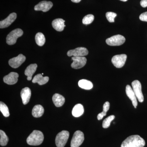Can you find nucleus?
<instances>
[{
    "instance_id": "f257e3e1",
    "label": "nucleus",
    "mask_w": 147,
    "mask_h": 147,
    "mask_svg": "<svg viewBox=\"0 0 147 147\" xmlns=\"http://www.w3.org/2000/svg\"><path fill=\"white\" fill-rule=\"evenodd\" d=\"M144 140L138 135H131L127 137L122 143L121 147H144Z\"/></svg>"
},
{
    "instance_id": "f03ea898",
    "label": "nucleus",
    "mask_w": 147,
    "mask_h": 147,
    "mask_svg": "<svg viewBox=\"0 0 147 147\" xmlns=\"http://www.w3.org/2000/svg\"><path fill=\"white\" fill-rule=\"evenodd\" d=\"M44 140L43 133L39 130H34L27 139L28 144L31 146H38Z\"/></svg>"
},
{
    "instance_id": "7ed1b4c3",
    "label": "nucleus",
    "mask_w": 147,
    "mask_h": 147,
    "mask_svg": "<svg viewBox=\"0 0 147 147\" xmlns=\"http://www.w3.org/2000/svg\"><path fill=\"white\" fill-rule=\"evenodd\" d=\"M24 32L21 29L18 28L11 32L6 38V42L9 45L15 44L18 38L23 35Z\"/></svg>"
},
{
    "instance_id": "20e7f679",
    "label": "nucleus",
    "mask_w": 147,
    "mask_h": 147,
    "mask_svg": "<svg viewBox=\"0 0 147 147\" xmlns=\"http://www.w3.org/2000/svg\"><path fill=\"white\" fill-rule=\"evenodd\" d=\"M69 137V131L63 130L58 133L55 139V143L57 147H64Z\"/></svg>"
},
{
    "instance_id": "39448f33",
    "label": "nucleus",
    "mask_w": 147,
    "mask_h": 147,
    "mask_svg": "<svg viewBox=\"0 0 147 147\" xmlns=\"http://www.w3.org/2000/svg\"><path fill=\"white\" fill-rule=\"evenodd\" d=\"M84 140V134L82 131L77 130L74 132L71 139V147H79Z\"/></svg>"
},
{
    "instance_id": "423d86ee",
    "label": "nucleus",
    "mask_w": 147,
    "mask_h": 147,
    "mask_svg": "<svg viewBox=\"0 0 147 147\" xmlns=\"http://www.w3.org/2000/svg\"><path fill=\"white\" fill-rule=\"evenodd\" d=\"M125 41L124 37L121 35H117L106 39V42L110 46H119L123 44Z\"/></svg>"
},
{
    "instance_id": "0eeeda50",
    "label": "nucleus",
    "mask_w": 147,
    "mask_h": 147,
    "mask_svg": "<svg viewBox=\"0 0 147 147\" xmlns=\"http://www.w3.org/2000/svg\"><path fill=\"white\" fill-rule=\"evenodd\" d=\"M131 86L133 88L132 89L139 101L143 102L144 100V97L142 93L141 83L138 80H135L131 83Z\"/></svg>"
},
{
    "instance_id": "6e6552de",
    "label": "nucleus",
    "mask_w": 147,
    "mask_h": 147,
    "mask_svg": "<svg viewBox=\"0 0 147 147\" xmlns=\"http://www.w3.org/2000/svg\"><path fill=\"white\" fill-rule=\"evenodd\" d=\"M127 56L125 54L115 55L112 59V62L117 68L123 67L126 62Z\"/></svg>"
},
{
    "instance_id": "1a4fd4ad",
    "label": "nucleus",
    "mask_w": 147,
    "mask_h": 147,
    "mask_svg": "<svg viewBox=\"0 0 147 147\" xmlns=\"http://www.w3.org/2000/svg\"><path fill=\"white\" fill-rule=\"evenodd\" d=\"M71 59L73 62L71 64V67L75 69L84 67L87 62L86 58L84 57H73Z\"/></svg>"
},
{
    "instance_id": "9d476101",
    "label": "nucleus",
    "mask_w": 147,
    "mask_h": 147,
    "mask_svg": "<svg viewBox=\"0 0 147 147\" xmlns=\"http://www.w3.org/2000/svg\"><path fill=\"white\" fill-rule=\"evenodd\" d=\"M88 54V51L84 47H77L74 50H69L67 53L68 57H84Z\"/></svg>"
},
{
    "instance_id": "9b49d317",
    "label": "nucleus",
    "mask_w": 147,
    "mask_h": 147,
    "mask_svg": "<svg viewBox=\"0 0 147 147\" xmlns=\"http://www.w3.org/2000/svg\"><path fill=\"white\" fill-rule=\"evenodd\" d=\"M26 57L22 54H20L16 57L12 58L9 61V64L13 68H17L26 61Z\"/></svg>"
},
{
    "instance_id": "f8f14e48",
    "label": "nucleus",
    "mask_w": 147,
    "mask_h": 147,
    "mask_svg": "<svg viewBox=\"0 0 147 147\" xmlns=\"http://www.w3.org/2000/svg\"><path fill=\"white\" fill-rule=\"evenodd\" d=\"M17 17V14L15 13H10L7 18L0 22L1 29L5 28L10 26L15 21Z\"/></svg>"
},
{
    "instance_id": "ddd939ff",
    "label": "nucleus",
    "mask_w": 147,
    "mask_h": 147,
    "mask_svg": "<svg viewBox=\"0 0 147 147\" xmlns=\"http://www.w3.org/2000/svg\"><path fill=\"white\" fill-rule=\"evenodd\" d=\"M53 6L52 2L47 1H42L40 2L34 7V10L36 11H42L43 12H47Z\"/></svg>"
},
{
    "instance_id": "4468645a",
    "label": "nucleus",
    "mask_w": 147,
    "mask_h": 147,
    "mask_svg": "<svg viewBox=\"0 0 147 147\" xmlns=\"http://www.w3.org/2000/svg\"><path fill=\"white\" fill-rule=\"evenodd\" d=\"M18 76L19 75L18 73L14 72H10L8 75L4 76V82L8 85H13L18 82Z\"/></svg>"
},
{
    "instance_id": "2eb2a0df",
    "label": "nucleus",
    "mask_w": 147,
    "mask_h": 147,
    "mask_svg": "<svg viewBox=\"0 0 147 147\" xmlns=\"http://www.w3.org/2000/svg\"><path fill=\"white\" fill-rule=\"evenodd\" d=\"M125 91H126L127 95L131 100L134 108H137V104H138L137 99V98L135 95L134 91L129 85H128L126 86Z\"/></svg>"
},
{
    "instance_id": "dca6fc26",
    "label": "nucleus",
    "mask_w": 147,
    "mask_h": 147,
    "mask_svg": "<svg viewBox=\"0 0 147 147\" xmlns=\"http://www.w3.org/2000/svg\"><path fill=\"white\" fill-rule=\"evenodd\" d=\"M21 96L23 104L26 105L28 103L31 96V90L28 87L24 88L21 90Z\"/></svg>"
},
{
    "instance_id": "f3484780",
    "label": "nucleus",
    "mask_w": 147,
    "mask_h": 147,
    "mask_svg": "<svg viewBox=\"0 0 147 147\" xmlns=\"http://www.w3.org/2000/svg\"><path fill=\"white\" fill-rule=\"evenodd\" d=\"M65 21L62 18H57L55 19L52 22V26L53 28L58 32H62L63 30Z\"/></svg>"
},
{
    "instance_id": "a211bd4d",
    "label": "nucleus",
    "mask_w": 147,
    "mask_h": 147,
    "mask_svg": "<svg viewBox=\"0 0 147 147\" xmlns=\"http://www.w3.org/2000/svg\"><path fill=\"white\" fill-rule=\"evenodd\" d=\"M37 67L36 64H32L27 67L25 71V74L27 76V80H31L32 76L36 71Z\"/></svg>"
},
{
    "instance_id": "6ab92c4d",
    "label": "nucleus",
    "mask_w": 147,
    "mask_h": 147,
    "mask_svg": "<svg viewBox=\"0 0 147 147\" xmlns=\"http://www.w3.org/2000/svg\"><path fill=\"white\" fill-rule=\"evenodd\" d=\"M53 100L54 104L57 107L62 106L65 101V98L59 94H55L53 95Z\"/></svg>"
},
{
    "instance_id": "aec40b11",
    "label": "nucleus",
    "mask_w": 147,
    "mask_h": 147,
    "mask_svg": "<svg viewBox=\"0 0 147 147\" xmlns=\"http://www.w3.org/2000/svg\"><path fill=\"white\" fill-rule=\"evenodd\" d=\"M49 78L48 76H42V74H38L34 76L32 82L33 83H38L39 85L46 84L49 81Z\"/></svg>"
},
{
    "instance_id": "412c9836",
    "label": "nucleus",
    "mask_w": 147,
    "mask_h": 147,
    "mask_svg": "<svg viewBox=\"0 0 147 147\" xmlns=\"http://www.w3.org/2000/svg\"><path fill=\"white\" fill-rule=\"evenodd\" d=\"M84 106L81 104H77L74 107L72 110V115L75 117H79L84 114Z\"/></svg>"
},
{
    "instance_id": "4be33fe9",
    "label": "nucleus",
    "mask_w": 147,
    "mask_h": 147,
    "mask_svg": "<svg viewBox=\"0 0 147 147\" xmlns=\"http://www.w3.org/2000/svg\"><path fill=\"white\" fill-rule=\"evenodd\" d=\"M44 112V108L42 105H37L34 106L32 110V115L34 117L38 118L43 115Z\"/></svg>"
},
{
    "instance_id": "5701e85b",
    "label": "nucleus",
    "mask_w": 147,
    "mask_h": 147,
    "mask_svg": "<svg viewBox=\"0 0 147 147\" xmlns=\"http://www.w3.org/2000/svg\"><path fill=\"white\" fill-rule=\"evenodd\" d=\"M78 85L80 88L87 90L91 89L93 86L92 83L91 82L86 79L80 80L78 83Z\"/></svg>"
},
{
    "instance_id": "b1692460",
    "label": "nucleus",
    "mask_w": 147,
    "mask_h": 147,
    "mask_svg": "<svg viewBox=\"0 0 147 147\" xmlns=\"http://www.w3.org/2000/svg\"><path fill=\"white\" fill-rule=\"evenodd\" d=\"M36 42L38 45L39 46H42L44 45L45 42V37L44 34L42 33L38 32L36 35Z\"/></svg>"
},
{
    "instance_id": "393cba45",
    "label": "nucleus",
    "mask_w": 147,
    "mask_h": 147,
    "mask_svg": "<svg viewBox=\"0 0 147 147\" xmlns=\"http://www.w3.org/2000/svg\"><path fill=\"white\" fill-rule=\"evenodd\" d=\"M0 145L2 146H6L8 142V138L5 132L3 130H0Z\"/></svg>"
},
{
    "instance_id": "a878e982",
    "label": "nucleus",
    "mask_w": 147,
    "mask_h": 147,
    "mask_svg": "<svg viewBox=\"0 0 147 147\" xmlns=\"http://www.w3.org/2000/svg\"><path fill=\"white\" fill-rule=\"evenodd\" d=\"M0 110L3 116L6 117H7L9 116V110L8 107L6 105L5 103L1 101L0 102Z\"/></svg>"
},
{
    "instance_id": "bb28decb",
    "label": "nucleus",
    "mask_w": 147,
    "mask_h": 147,
    "mask_svg": "<svg viewBox=\"0 0 147 147\" xmlns=\"http://www.w3.org/2000/svg\"><path fill=\"white\" fill-rule=\"evenodd\" d=\"M115 118V116L112 115L109 116L103 120L102 122V126L104 128H107L110 126V123Z\"/></svg>"
},
{
    "instance_id": "cd10ccee",
    "label": "nucleus",
    "mask_w": 147,
    "mask_h": 147,
    "mask_svg": "<svg viewBox=\"0 0 147 147\" xmlns=\"http://www.w3.org/2000/svg\"><path fill=\"white\" fill-rule=\"evenodd\" d=\"M94 20V15L92 14H88L84 17L82 22L84 25H88L91 24Z\"/></svg>"
},
{
    "instance_id": "c85d7f7f",
    "label": "nucleus",
    "mask_w": 147,
    "mask_h": 147,
    "mask_svg": "<svg viewBox=\"0 0 147 147\" xmlns=\"http://www.w3.org/2000/svg\"><path fill=\"white\" fill-rule=\"evenodd\" d=\"M117 16V13L113 12H108L106 13V17L109 22L113 23L115 22V18Z\"/></svg>"
},
{
    "instance_id": "c756f323",
    "label": "nucleus",
    "mask_w": 147,
    "mask_h": 147,
    "mask_svg": "<svg viewBox=\"0 0 147 147\" xmlns=\"http://www.w3.org/2000/svg\"><path fill=\"white\" fill-rule=\"evenodd\" d=\"M139 19L141 21L147 22V11L142 13L139 16Z\"/></svg>"
},
{
    "instance_id": "7c9ffc66",
    "label": "nucleus",
    "mask_w": 147,
    "mask_h": 147,
    "mask_svg": "<svg viewBox=\"0 0 147 147\" xmlns=\"http://www.w3.org/2000/svg\"><path fill=\"white\" fill-rule=\"evenodd\" d=\"M110 106V102H108V101L105 102L104 105H103V111H104V112H106V113H107L108 110H109Z\"/></svg>"
},
{
    "instance_id": "2f4dec72",
    "label": "nucleus",
    "mask_w": 147,
    "mask_h": 147,
    "mask_svg": "<svg viewBox=\"0 0 147 147\" xmlns=\"http://www.w3.org/2000/svg\"><path fill=\"white\" fill-rule=\"evenodd\" d=\"M106 113H106V112L102 111V112H101V113L98 114V115L97 116L98 120H100L102 119L104 116H106Z\"/></svg>"
},
{
    "instance_id": "473e14b6",
    "label": "nucleus",
    "mask_w": 147,
    "mask_h": 147,
    "mask_svg": "<svg viewBox=\"0 0 147 147\" xmlns=\"http://www.w3.org/2000/svg\"><path fill=\"white\" fill-rule=\"evenodd\" d=\"M140 5L142 7H147V0H142L140 2Z\"/></svg>"
},
{
    "instance_id": "72a5a7b5",
    "label": "nucleus",
    "mask_w": 147,
    "mask_h": 147,
    "mask_svg": "<svg viewBox=\"0 0 147 147\" xmlns=\"http://www.w3.org/2000/svg\"><path fill=\"white\" fill-rule=\"evenodd\" d=\"M82 0H71V1L72 2L75 3H78L80 2Z\"/></svg>"
},
{
    "instance_id": "f704fd0d",
    "label": "nucleus",
    "mask_w": 147,
    "mask_h": 147,
    "mask_svg": "<svg viewBox=\"0 0 147 147\" xmlns=\"http://www.w3.org/2000/svg\"><path fill=\"white\" fill-rule=\"evenodd\" d=\"M120 1H123V2H125V1H127V0H120Z\"/></svg>"
}]
</instances>
